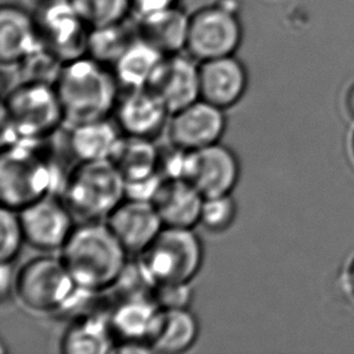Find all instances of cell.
Returning a JSON list of instances; mask_svg holds the SVG:
<instances>
[{"mask_svg": "<svg viewBox=\"0 0 354 354\" xmlns=\"http://www.w3.org/2000/svg\"><path fill=\"white\" fill-rule=\"evenodd\" d=\"M129 255L106 221H80L59 250L73 279L86 294L116 287L129 268Z\"/></svg>", "mask_w": 354, "mask_h": 354, "instance_id": "obj_1", "label": "cell"}, {"mask_svg": "<svg viewBox=\"0 0 354 354\" xmlns=\"http://www.w3.org/2000/svg\"><path fill=\"white\" fill-rule=\"evenodd\" d=\"M69 126L109 119L119 102L120 84L113 69L90 56L68 62L55 84Z\"/></svg>", "mask_w": 354, "mask_h": 354, "instance_id": "obj_2", "label": "cell"}, {"mask_svg": "<svg viewBox=\"0 0 354 354\" xmlns=\"http://www.w3.org/2000/svg\"><path fill=\"white\" fill-rule=\"evenodd\" d=\"M1 148L16 143H40L66 124L53 84L21 82L4 97Z\"/></svg>", "mask_w": 354, "mask_h": 354, "instance_id": "obj_3", "label": "cell"}, {"mask_svg": "<svg viewBox=\"0 0 354 354\" xmlns=\"http://www.w3.org/2000/svg\"><path fill=\"white\" fill-rule=\"evenodd\" d=\"M57 168L39 150V143H16L1 148L0 196L1 206L21 211L53 195L63 185Z\"/></svg>", "mask_w": 354, "mask_h": 354, "instance_id": "obj_4", "label": "cell"}, {"mask_svg": "<svg viewBox=\"0 0 354 354\" xmlns=\"http://www.w3.org/2000/svg\"><path fill=\"white\" fill-rule=\"evenodd\" d=\"M61 194L80 221H106L126 198V184L111 160L77 161L64 177Z\"/></svg>", "mask_w": 354, "mask_h": 354, "instance_id": "obj_5", "label": "cell"}, {"mask_svg": "<svg viewBox=\"0 0 354 354\" xmlns=\"http://www.w3.org/2000/svg\"><path fill=\"white\" fill-rule=\"evenodd\" d=\"M12 294L24 310L51 316L67 311L86 292L77 287L59 255L44 254L29 259L16 271Z\"/></svg>", "mask_w": 354, "mask_h": 354, "instance_id": "obj_6", "label": "cell"}, {"mask_svg": "<svg viewBox=\"0 0 354 354\" xmlns=\"http://www.w3.org/2000/svg\"><path fill=\"white\" fill-rule=\"evenodd\" d=\"M138 257V268L150 288L192 283L205 263V248L195 229L163 227Z\"/></svg>", "mask_w": 354, "mask_h": 354, "instance_id": "obj_7", "label": "cell"}, {"mask_svg": "<svg viewBox=\"0 0 354 354\" xmlns=\"http://www.w3.org/2000/svg\"><path fill=\"white\" fill-rule=\"evenodd\" d=\"M166 177H179L203 198L232 194L241 177V163L235 151L216 143L194 151H183L167 158Z\"/></svg>", "mask_w": 354, "mask_h": 354, "instance_id": "obj_8", "label": "cell"}, {"mask_svg": "<svg viewBox=\"0 0 354 354\" xmlns=\"http://www.w3.org/2000/svg\"><path fill=\"white\" fill-rule=\"evenodd\" d=\"M243 39V27L235 0H221L190 16L187 53L197 62L235 55Z\"/></svg>", "mask_w": 354, "mask_h": 354, "instance_id": "obj_9", "label": "cell"}, {"mask_svg": "<svg viewBox=\"0 0 354 354\" xmlns=\"http://www.w3.org/2000/svg\"><path fill=\"white\" fill-rule=\"evenodd\" d=\"M34 17L44 48L63 64L87 56L91 27L71 0L41 1Z\"/></svg>", "mask_w": 354, "mask_h": 354, "instance_id": "obj_10", "label": "cell"}, {"mask_svg": "<svg viewBox=\"0 0 354 354\" xmlns=\"http://www.w3.org/2000/svg\"><path fill=\"white\" fill-rule=\"evenodd\" d=\"M26 243L45 253L59 252L72 234L75 216L62 197H43L19 211Z\"/></svg>", "mask_w": 354, "mask_h": 354, "instance_id": "obj_11", "label": "cell"}, {"mask_svg": "<svg viewBox=\"0 0 354 354\" xmlns=\"http://www.w3.org/2000/svg\"><path fill=\"white\" fill-rule=\"evenodd\" d=\"M226 126L225 111L200 98L173 113L166 132L174 148L183 151H194L221 143Z\"/></svg>", "mask_w": 354, "mask_h": 354, "instance_id": "obj_12", "label": "cell"}, {"mask_svg": "<svg viewBox=\"0 0 354 354\" xmlns=\"http://www.w3.org/2000/svg\"><path fill=\"white\" fill-rule=\"evenodd\" d=\"M171 115L161 98L148 87L126 90L115 109L116 124L124 136L151 140L167 129Z\"/></svg>", "mask_w": 354, "mask_h": 354, "instance_id": "obj_13", "label": "cell"}, {"mask_svg": "<svg viewBox=\"0 0 354 354\" xmlns=\"http://www.w3.org/2000/svg\"><path fill=\"white\" fill-rule=\"evenodd\" d=\"M196 62L189 53L167 55L148 86L171 114L200 100V64Z\"/></svg>", "mask_w": 354, "mask_h": 354, "instance_id": "obj_14", "label": "cell"}, {"mask_svg": "<svg viewBox=\"0 0 354 354\" xmlns=\"http://www.w3.org/2000/svg\"><path fill=\"white\" fill-rule=\"evenodd\" d=\"M248 71L235 55L200 63V98L229 111L248 88Z\"/></svg>", "mask_w": 354, "mask_h": 354, "instance_id": "obj_15", "label": "cell"}, {"mask_svg": "<svg viewBox=\"0 0 354 354\" xmlns=\"http://www.w3.org/2000/svg\"><path fill=\"white\" fill-rule=\"evenodd\" d=\"M108 226L129 254H139L156 239L163 224L153 203L126 197L106 218Z\"/></svg>", "mask_w": 354, "mask_h": 354, "instance_id": "obj_16", "label": "cell"}, {"mask_svg": "<svg viewBox=\"0 0 354 354\" xmlns=\"http://www.w3.org/2000/svg\"><path fill=\"white\" fill-rule=\"evenodd\" d=\"M203 200L201 194L185 179L163 176L150 202L163 227L195 229L200 225Z\"/></svg>", "mask_w": 354, "mask_h": 354, "instance_id": "obj_17", "label": "cell"}, {"mask_svg": "<svg viewBox=\"0 0 354 354\" xmlns=\"http://www.w3.org/2000/svg\"><path fill=\"white\" fill-rule=\"evenodd\" d=\"M44 45L33 15L14 4L0 10V61L3 66H19Z\"/></svg>", "mask_w": 354, "mask_h": 354, "instance_id": "obj_18", "label": "cell"}, {"mask_svg": "<svg viewBox=\"0 0 354 354\" xmlns=\"http://www.w3.org/2000/svg\"><path fill=\"white\" fill-rule=\"evenodd\" d=\"M198 337L200 322L190 308H160L148 344L156 353L179 354L192 350Z\"/></svg>", "mask_w": 354, "mask_h": 354, "instance_id": "obj_19", "label": "cell"}, {"mask_svg": "<svg viewBox=\"0 0 354 354\" xmlns=\"http://www.w3.org/2000/svg\"><path fill=\"white\" fill-rule=\"evenodd\" d=\"M189 24L190 16L177 5L156 14L139 17L137 27L142 38L167 56L183 53L187 48Z\"/></svg>", "mask_w": 354, "mask_h": 354, "instance_id": "obj_20", "label": "cell"}, {"mask_svg": "<svg viewBox=\"0 0 354 354\" xmlns=\"http://www.w3.org/2000/svg\"><path fill=\"white\" fill-rule=\"evenodd\" d=\"M116 346L111 319L102 316H85L66 328L59 340L63 354L113 353Z\"/></svg>", "mask_w": 354, "mask_h": 354, "instance_id": "obj_21", "label": "cell"}, {"mask_svg": "<svg viewBox=\"0 0 354 354\" xmlns=\"http://www.w3.org/2000/svg\"><path fill=\"white\" fill-rule=\"evenodd\" d=\"M165 57V53L138 35L113 66V72L126 90L145 88Z\"/></svg>", "mask_w": 354, "mask_h": 354, "instance_id": "obj_22", "label": "cell"}, {"mask_svg": "<svg viewBox=\"0 0 354 354\" xmlns=\"http://www.w3.org/2000/svg\"><path fill=\"white\" fill-rule=\"evenodd\" d=\"M124 178V184L160 176V153L151 139L121 136L109 158Z\"/></svg>", "mask_w": 354, "mask_h": 354, "instance_id": "obj_23", "label": "cell"}, {"mask_svg": "<svg viewBox=\"0 0 354 354\" xmlns=\"http://www.w3.org/2000/svg\"><path fill=\"white\" fill-rule=\"evenodd\" d=\"M120 132L109 119L75 124L71 127L68 145L77 161L109 160L121 138Z\"/></svg>", "mask_w": 354, "mask_h": 354, "instance_id": "obj_24", "label": "cell"}, {"mask_svg": "<svg viewBox=\"0 0 354 354\" xmlns=\"http://www.w3.org/2000/svg\"><path fill=\"white\" fill-rule=\"evenodd\" d=\"M158 311L160 308L151 297H134L124 300L109 317L115 339L120 342L148 344Z\"/></svg>", "mask_w": 354, "mask_h": 354, "instance_id": "obj_25", "label": "cell"}, {"mask_svg": "<svg viewBox=\"0 0 354 354\" xmlns=\"http://www.w3.org/2000/svg\"><path fill=\"white\" fill-rule=\"evenodd\" d=\"M138 35V27L133 30L131 26L124 24V21L91 28L87 44V56L108 67H113Z\"/></svg>", "mask_w": 354, "mask_h": 354, "instance_id": "obj_26", "label": "cell"}, {"mask_svg": "<svg viewBox=\"0 0 354 354\" xmlns=\"http://www.w3.org/2000/svg\"><path fill=\"white\" fill-rule=\"evenodd\" d=\"M91 28L119 24L132 11V0H71Z\"/></svg>", "mask_w": 354, "mask_h": 354, "instance_id": "obj_27", "label": "cell"}, {"mask_svg": "<svg viewBox=\"0 0 354 354\" xmlns=\"http://www.w3.org/2000/svg\"><path fill=\"white\" fill-rule=\"evenodd\" d=\"M237 213L239 207L232 194L207 197L202 203L200 225L212 234H223L235 224Z\"/></svg>", "mask_w": 354, "mask_h": 354, "instance_id": "obj_28", "label": "cell"}, {"mask_svg": "<svg viewBox=\"0 0 354 354\" xmlns=\"http://www.w3.org/2000/svg\"><path fill=\"white\" fill-rule=\"evenodd\" d=\"M0 224H1L0 261L14 263L15 260L21 253L24 244L26 243L19 211H14L1 206Z\"/></svg>", "mask_w": 354, "mask_h": 354, "instance_id": "obj_29", "label": "cell"}, {"mask_svg": "<svg viewBox=\"0 0 354 354\" xmlns=\"http://www.w3.org/2000/svg\"><path fill=\"white\" fill-rule=\"evenodd\" d=\"M151 299L161 310L190 308L194 290L192 283H173L158 284L150 288Z\"/></svg>", "mask_w": 354, "mask_h": 354, "instance_id": "obj_30", "label": "cell"}, {"mask_svg": "<svg viewBox=\"0 0 354 354\" xmlns=\"http://www.w3.org/2000/svg\"><path fill=\"white\" fill-rule=\"evenodd\" d=\"M179 0H132V11L139 17L177 6Z\"/></svg>", "mask_w": 354, "mask_h": 354, "instance_id": "obj_31", "label": "cell"}, {"mask_svg": "<svg viewBox=\"0 0 354 354\" xmlns=\"http://www.w3.org/2000/svg\"><path fill=\"white\" fill-rule=\"evenodd\" d=\"M15 273L12 263H1L0 268V294L5 300L14 292Z\"/></svg>", "mask_w": 354, "mask_h": 354, "instance_id": "obj_32", "label": "cell"}, {"mask_svg": "<svg viewBox=\"0 0 354 354\" xmlns=\"http://www.w3.org/2000/svg\"><path fill=\"white\" fill-rule=\"evenodd\" d=\"M344 104H345L347 115L350 116L351 119L354 121V82L351 84L350 87L346 91Z\"/></svg>", "mask_w": 354, "mask_h": 354, "instance_id": "obj_33", "label": "cell"}, {"mask_svg": "<svg viewBox=\"0 0 354 354\" xmlns=\"http://www.w3.org/2000/svg\"><path fill=\"white\" fill-rule=\"evenodd\" d=\"M346 281H347V287H348L351 295L354 297V258L353 260L351 261L350 266L347 268Z\"/></svg>", "mask_w": 354, "mask_h": 354, "instance_id": "obj_34", "label": "cell"}, {"mask_svg": "<svg viewBox=\"0 0 354 354\" xmlns=\"http://www.w3.org/2000/svg\"><path fill=\"white\" fill-rule=\"evenodd\" d=\"M351 153H352V156L354 158V132L352 134V138H351Z\"/></svg>", "mask_w": 354, "mask_h": 354, "instance_id": "obj_35", "label": "cell"}, {"mask_svg": "<svg viewBox=\"0 0 354 354\" xmlns=\"http://www.w3.org/2000/svg\"><path fill=\"white\" fill-rule=\"evenodd\" d=\"M40 1H48V0H40Z\"/></svg>", "mask_w": 354, "mask_h": 354, "instance_id": "obj_36", "label": "cell"}]
</instances>
